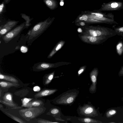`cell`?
I'll use <instances>...</instances> for the list:
<instances>
[{
	"instance_id": "6da1fadb",
	"label": "cell",
	"mask_w": 123,
	"mask_h": 123,
	"mask_svg": "<svg viewBox=\"0 0 123 123\" xmlns=\"http://www.w3.org/2000/svg\"><path fill=\"white\" fill-rule=\"evenodd\" d=\"M54 19V18L49 17L44 21L40 22L35 25L29 32V39L36 37L43 33L51 24Z\"/></svg>"
},
{
	"instance_id": "7a4b0ae2",
	"label": "cell",
	"mask_w": 123,
	"mask_h": 123,
	"mask_svg": "<svg viewBox=\"0 0 123 123\" xmlns=\"http://www.w3.org/2000/svg\"><path fill=\"white\" fill-rule=\"evenodd\" d=\"M90 18L105 22L106 24L117 25L118 23L114 19V15L111 13L107 14L101 12L96 11L88 12L86 13Z\"/></svg>"
},
{
	"instance_id": "3957f363",
	"label": "cell",
	"mask_w": 123,
	"mask_h": 123,
	"mask_svg": "<svg viewBox=\"0 0 123 123\" xmlns=\"http://www.w3.org/2000/svg\"><path fill=\"white\" fill-rule=\"evenodd\" d=\"M43 109L40 107H33L20 110L19 112L20 115L26 120L29 121L42 114Z\"/></svg>"
},
{
	"instance_id": "277c9868",
	"label": "cell",
	"mask_w": 123,
	"mask_h": 123,
	"mask_svg": "<svg viewBox=\"0 0 123 123\" xmlns=\"http://www.w3.org/2000/svg\"><path fill=\"white\" fill-rule=\"evenodd\" d=\"M123 9V3L120 1H112L104 3L99 9L96 11H117Z\"/></svg>"
},
{
	"instance_id": "5b68a950",
	"label": "cell",
	"mask_w": 123,
	"mask_h": 123,
	"mask_svg": "<svg viewBox=\"0 0 123 123\" xmlns=\"http://www.w3.org/2000/svg\"><path fill=\"white\" fill-rule=\"evenodd\" d=\"M26 26L25 22H24L8 32L3 37V38L5 41L8 42L17 36Z\"/></svg>"
},
{
	"instance_id": "8992f818",
	"label": "cell",
	"mask_w": 123,
	"mask_h": 123,
	"mask_svg": "<svg viewBox=\"0 0 123 123\" xmlns=\"http://www.w3.org/2000/svg\"><path fill=\"white\" fill-rule=\"evenodd\" d=\"M80 112L82 114L86 116L94 117L98 115L97 111L92 106L86 105L81 107Z\"/></svg>"
},
{
	"instance_id": "52a82bcc",
	"label": "cell",
	"mask_w": 123,
	"mask_h": 123,
	"mask_svg": "<svg viewBox=\"0 0 123 123\" xmlns=\"http://www.w3.org/2000/svg\"><path fill=\"white\" fill-rule=\"evenodd\" d=\"M18 21L10 20L6 23L0 27V35H2L6 33L8 31L16 26L18 22Z\"/></svg>"
},
{
	"instance_id": "ba28073f",
	"label": "cell",
	"mask_w": 123,
	"mask_h": 123,
	"mask_svg": "<svg viewBox=\"0 0 123 123\" xmlns=\"http://www.w3.org/2000/svg\"><path fill=\"white\" fill-rule=\"evenodd\" d=\"M62 96L59 100V104H71L74 101L76 95V94L70 93Z\"/></svg>"
},
{
	"instance_id": "9c48e42d",
	"label": "cell",
	"mask_w": 123,
	"mask_h": 123,
	"mask_svg": "<svg viewBox=\"0 0 123 123\" xmlns=\"http://www.w3.org/2000/svg\"><path fill=\"white\" fill-rule=\"evenodd\" d=\"M98 73V70L95 69L90 74V77L92 83L89 89L91 93H94L96 91L97 78Z\"/></svg>"
},
{
	"instance_id": "30bf717a",
	"label": "cell",
	"mask_w": 123,
	"mask_h": 123,
	"mask_svg": "<svg viewBox=\"0 0 123 123\" xmlns=\"http://www.w3.org/2000/svg\"><path fill=\"white\" fill-rule=\"evenodd\" d=\"M56 91V89H45L36 94L34 97L36 98L47 96L55 93Z\"/></svg>"
},
{
	"instance_id": "8fae6325",
	"label": "cell",
	"mask_w": 123,
	"mask_h": 123,
	"mask_svg": "<svg viewBox=\"0 0 123 123\" xmlns=\"http://www.w3.org/2000/svg\"><path fill=\"white\" fill-rule=\"evenodd\" d=\"M46 6L51 10H54L57 6V2L55 0H43Z\"/></svg>"
},
{
	"instance_id": "7c38bea8",
	"label": "cell",
	"mask_w": 123,
	"mask_h": 123,
	"mask_svg": "<svg viewBox=\"0 0 123 123\" xmlns=\"http://www.w3.org/2000/svg\"><path fill=\"white\" fill-rule=\"evenodd\" d=\"M0 85L2 88H6L12 86L17 87L19 85V84L15 83L0 81Z\"/></svg>"
},
{
	"instance_id": "4fadbf2b",
	"label": "cell",
	"mask_w": 123,
	"mask_h": 123,
	"mask_svg": "<svg viewBox=\"0 0 123 123\" xmlns=\"http://www.w3.org/2000/svg\"><path fill=\"white\" fill-rule=\"evenodd\" d=\"M43 104V102L40 100H33L29 102L26 105V107L28 108L32 107H39Z\"/></svg>"
},
{
	"instance_id": "5bb4252c",
	"label": "cell",
	"mask_w": 123,
	"mask_h": 123,
	"mask_svg": "<svg viewBox=\"0 0 123 123\" xmlns=\"http://www.w3.org/2000/svg\"><path fill=\"white\" fill-rule=\"evenodd\" d=\"M0 79L16 83H18V81L14 77L12 76L3 74L1 73L0 74Z\"/></svg>"
},
{
	"instance_id": "9a60e30c",
	"label": "cell",
	"mask_w": 123,
	"mask_h": 123,
	"mask_svg": "<svg viewBox=\"0 0 123 123\" xmlns=\"http://www.w3.org/2000/svg\"><path fill=\"white\" fill-rule=\"evenodd\" d=\"M116 51L117 54L119 55H121L123 54V42L122 41H119L116 46Z\"/></svg>"
},
{
	"instance_id": "2e32d148",
	"label": "cell",
	"mask_w": 123,
	"mask_h": 123,
	"mask_svg": "<svg viewBox=\"0 0 123 123\" xmlns=\"http://www.w3.org/2000/svg\"><path fill=\"white\" fill-rule=\"evenodd\" d=\"M3 99L4 101L11 103H14L12 100V94L10 92L6 93L3 97Z\"/></svg>"
},
{
	"instance_id": "e0dca14e",
	"label": "cell",
	"mask_w": 123,
	"mask_h": 123,
	"mask_svg": "<svg viewBox=\"0 0 123 123\" xmlns=\"http://www.w3.org/2000/svg\"><path fill=\"white\" fill-rule=\"evenodd\" d=\"M51 67V66L49 64L45 62H43L38 64L36 68L37 69L43 70L47 69Z\"/></svg>"
},
{
	"instance_id": "ac0fdd59",
	"label": "cell",
	"mask_w": 123,
	"mask_h": 123,
	"mask_svg": "<svg viewBox=\"0 0 123 123\" xmlns=\"http://www.w3.org/2000/svg\"><path fill=\"white\" fill-rule=\"evenodd\" d=\"M113 28L114 30L116 32L117 34L123 37V25L122 26L115 27L114 25Z\"/></svg>"
},
{
	"instance_id": "d6986e66",
	"label": "cell",
	"mask_w": 123,
	"mask_h": 123,
	"mask_svg": "<svg viewBox=\"0 0 123 123\" xmlns=\"http://www.w3.org/2000/svg\"><path fill=\"white\" fill-rule=\"evenodd\" d=\"M117 113V111L115 109H112L109 110L106 113L107 117H111L115 115Z\"/></svg>"
},
{
	"instance_id": "ffe728a7",
	"label": "cell",
	"mask_w": 123,
	"mask_h": 123,
	"mask_svg": "<svg viewBox=\"0 0 123 123\" xmlns=\"http://www.w3.org/2000/svg\"><path fill=\"white\" fill-rule=\"evenodd\" d=\"M54 75V73H53L47 76L44 82V84L45 85H48L51 82L53 78Z\"/></svg>"
},
{
	"instance_id": "44dd1931",
	"label": "cell",
	"mask_w": 123,
	"mask_h": 123,
	"mask_svg": "<svg viewBox=\"0 0 123 123\" xmlns=\"http://www.w3.org/2000/svg\"><path fill=\"white\" fill-rule=\"evenodd\" d=\"M82 121L83 122L86 123H98L102 122L97 120L92 119L88 118H85L82 119Z\"/></svg>"
},
{
	"instance_id": "7402d4cb",
	"label": "cell",
	"mask_w": 123,
	"mask_h": 123,
	"mask_svg": "<svg viewBox=\"0 0 123 123\" xmlns=\"http://www.w3.org/2000/svg\"><path fill=\"white\" fill-rule=\"evenodd\" d=\"M20 15L22 18L26 21V26H29L30 22L31 21V19L30 18V17L24 13H21Z\"/></svg>"
},
{
	"instance_id": "603a6c76",
	"label": "cell",
	"mask_w": 123,
	"mask_h": 123,
	"mask_svg": "<svg viewBox=\"0 0 123 123\" xmlns=\"http://www.w3.org/2000/svg\"><path fill=\"white\" fill-rule=\"evenodd\" d=\"M0 103L4 104L6 105L10 106L12 108H18V107L17 108L16 105L14 103L9 102L3 100H0Z\"/></svg>"
},
{
	"instance_id": "cb8c5ba5",
	"label": "cell",
	"mask_w": 123,
	"mask_h": 123,
	"mask_svg": "<svg viewBox=\"0 0 123 123\" xmlns=\"http://www.w3.org/2000/svg\"><path fill=\"white\" fill-rule=\"evenodd\" d=\"M6 113L10 116L12 119L20 123H26V122L24 121L21 119L13 115L10 113H7L6 112Z\"/></svg>"
},
{
	"instance_id": "d4e9b609",
	"label": "cell",
	"mask_w": 123,
	"mask_h": 123,
	"mask_svg": "<svg viewBox=\"0 0 123 123\" xmlns=\"http://www.w3.org/2000/svg\"><path fill=\"white\" fill-rule=\"evenodd\" d=\"M32 98H25L22 100V106L26 107L27 104L32 99Z\"/></svg>"
},
{
	"instance_id": "484cf974",
	"label": "cell",
	"mask_w": 123,
	"mask_h": 123,
	"mask_svg": "<svg viewBox=\"0 0 123 123\" xmlns=\"http://www.w3.org/2000/svg\"><path fill=\"white\" fill-rule=\"evenodd\" d=\"M5 4L3 2L0 5V13L1 14L6 12Z\"/></svg>"
},
{
	"instance_id": "4316f807",
	"label": "cell",
	"mask_w": 123,
	"mask_h": 123,
	"mask_svg": "<svg viewBox=\"0 0 123 123\" xmlns=\"http://www.w3.org/2000/svg\"><path fill=\"white\" fill-rule=\"evenodd\" d=\"M37 123H57V122H53L46 120L40 119L37 121Z\"/></svg>"
},
{
	"instance_id": "83f0119b",
	"label": "cell",
	"mask_w": 123,
	"mask_h": 123,
	"mask_svg": "<svg viewBox=\"0 0 123 123\" xmlns=\"http://www.w3.org/2000/svg\"><path fill=\"white\" fill-rule=\"evenodd\" d=\"M59 112L58 109L54 108L52 109L51 111L50 112L51 113L53 114H55L58 113Z\"/></svg>"
},
{
	"instance_id": "f1b7e54d",
	"label": "cell",
	"mask_w": 123,
	"mask_h": 123,
	"mask_svg": "<svg viewBox=\"0 0 123 123\" xmlns=\"http://www.w3.org/2000/svg\"><path fill=\"white\" fill-rule=\"evenodd\" d=\"M20 50L22 52L24 53L26 52L27 51L28 49L27 47L22 46L21 47Z\"/></svg>"
},
{
	"instance_id": "f546056e",
	"label": "cell",
	"mask_w": 123,
	"mask_h": 123,
	"mask_svg": "<svg viewBox=\"0 0 123 123\" xmlns=\"http://www.w3.org/2000/svg\"><path fill=\"white\" fill-rule=\"evenodd\" d=\"M118 74L119 76H123V66L121 67L119 72Z\"/></svg>"
},
{
	"instance_id": "4dcf8cb0",
	"label": "cell",
	"mask_w": 123,
	"mask_h": 123,
	"mask_svg": "<svg viewBox=\"0 0 123 123\" xmlns=\"http://www.w3.org/2000/svg\"><path fill=\"white\" fill-rule=\"evenodd\" d=\"M33 90L35 92H38L40 91L41 88L39 86H36L33 87Z\"/></svg>"
},
{
	"instance_id": "1f68e13d",
	"label": "cell",
	"mask_w": 123,
	"mask_h": 123,
	"mask_svg": "<svg viewBox=\"0 0 123 123\" xmlns=\"http://www.w3.org/2000/svg\"><path fill=\"white\" fill-rule=\"evenodd\" d=\"M84 69H81L79 70L78 72V75H80V74L84 71Z\"/></svg>"
},
{
	"instance_id": "d6a6232c",
	"label": "cell",
	"mask_w": 123,
	"mask_h": 123,
	"mask_svg": "<svg viewBox=\"0 0 123 123\" xmlns=\"http://www.w3.org/2000/svg\"><path fill=\"white\" fill-rule=\"evenodd\" d=\"M61 44H58L56 48L55 49L57 51L59 50L61 48Z\"/></svg>"
},
{
	"instance_id": "836d02e7",
	"label": "cell",
	"mask_w": 123,
	"mask_h": 123,
	"mask_svg": "<svg viewBox=\"0 0 123 123\" xmlns=\"http://www.w3.org/2000/svg\"><path fill=\"white\" fill-rule=\"evenodd\" d=\"M78 31L79 32H81L82 31V29L80 28H79L78 29Z\"/></svg>"
},
{
	"instance_id": "e575fe53",
	"label": "cell",
	"mask_w": 123,
	"mask_h": 123,
	"mask_svg": "<svg viewBox=\"0 0 123 123\" xmlns=\"http://www.w3.org/2000/svg\"><path fill=\"white\" fill-rule=\"evenodd\" d=\"M64 3L63 2V1H61V2H60V5L61 6H63V5H64Z\"/></svg>"
},
{
	"instance_id": "d590c367",
	"label": "cell",
	"mask_w": 123,
	"mask_h": 123,
	"mask_svg": "<svg viewBox=\"0 0 123 123\" xmlns=\"http://www.w3.org/2000/svg\"><path fill=\"white\" fill-rule=\"evenodd\" d=\"M80 25L82 26H84L85 25V23L83 22H81L80 23Z\"/></svg>"
},
{
	"instance_id": "8d00e7d4",
	"label": "cell",
	"mask_w": 123,
	"mask_h": 123,
	"mask_svg": "<svg viewBox=\"0 0 123 123\" xmlns=\"http://www.w3.org/2000/svg\"><path fill=\"white\" fill-rule=\"evenodd\" d=\"M1 90L0 89V96H1Z\"/></svg>"
}]
</instances>
